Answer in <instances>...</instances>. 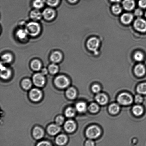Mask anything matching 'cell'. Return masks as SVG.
<instances>
[{
    "label": "cell",
    "mask_w": 146,
    "mask_h": 146,
    "mask_svg": "<svg viewBox=\"0 0 146 146\" xmlns=\"http://www.w3.org/2000/svg\"><path fill=\"white\" fill-rule=\"evenodd\" d=\"M145 17H146V13L145 14Z\"/></svg>",
    "instance_id": "47"
},
{
    "label": "cell",
    "mask_w": 146,
    "mask_h": 146,
    "mask_svg": "<svg viewBox=\"0 0 146 146\" xmlns=\"http://www.w3.org/2000/svg\"><path fill=\"white\" fill-rule=\"evenodd\" d=\"M68 139L66 136L61 134L58 136L55 139L56 143L58 146H64L68 142Z\"/></svg>",
    "instance_id": "11"
},
{
    "label": "cell",
    "mask_w": 146,
    "mask_h": 146,
    "mask_svg": "<svg viewBox=\"0 0 146 146\" xmlns=\"http://www.w3.org/2000/svg\"><path fill=\"white\" fill-rule=\"evenodd\" d=\"M137 92L140 94L146 95V83H141L137 87Z\"/></svg>",
    "instance_id": "25"
},
{
    "label": "cell",
    "mask_w": 146,
    "mask_h": 146,
    "mask_svg": "<svg viewBox=\"0 0 146 146\" xmlns=\"http://www.w3.org/2000/svg\"><path fill=\"white\" fill-rule=\"evenodd\" d=\"M36 146H52V144L48 141H42L38 143Z\"/></svg>",
    "instance_id": "39"
},
{
    "label": "cell",
    "mask_w": 146,
    "mask_h": 146,
    "mask_svg": "<svg viewBox=\"0 0 146 146\" xmlns=\"http://www.w3.org/2000/svg\"><path fill=\"white\" fill-rule=\"evenodd\" d=\"M44 2L51 7H55L58 5L60 0H43Z\"/></svg>",
    "instance_id": "34"
},
{
    "label": "cell",
    "mask_w": 146,
    "mask_h": 146,
    "mask_svg": "<svg viewBox=\"0 0 146 146\" xmlns=\"http://www.w3.org/2000/svg\"><path fill=\"white\" fill-rule=\"evenodd\" d=\"M64 121V118L63 117L61 116H59L57 117L56 119V122L57 124L58 125H62Z\"/></svg>",
    "instance_id": "38"
},
{
    "label": "cell",
    "mask_w": 146,
    "mask_h": 146,
    "mask_svg": "<svg viewBox=\"0 0 146 146\" xmlns=\"http://www.w3.org/2000/svg\"><path fill=\"white\" fill-rule=\"evenodd\" d=\"M123 5L125 9L131 11L135 7V1L134 0H124Z\"/></svg>",
    "instance_id": "17"
},
{
    "label": "cell",
    "mask_w": 146,
    "mask_h": 146,
    "mask_svg": "<svg viewBox=\"0 0 146 146\" xmlns=\"http://www.w3.org/2000/svg\"><path fill=\"white\" fill-rule=\"evenodd\" d=\"M132 111L134 115L139 116L143 114V108L141 105H136L133 107Z\"/></svg>",
    "instance_id": "22"
},
{
    "label": "cell",
    "mask_w": 146,
    "mask_h": 146,
    "mask_svg": "<svg viewBox=\"0 0 146 146\" xmlns=\"http://www.w3.org/2000/svg\"><path fill=\"white\" fill-rule=\"evenodd\" d=\"M48 70L51 74H55L58 72V67L56 64L53 63L50 65Z\"/></svg>",
    "instance_id": "32"
},
{
    "label": "cell",
    "mask_w": 146,
    "mask_h": 146,
    "mask_svg": "<svg viewBox=\"0 0 146 146\" xmlns=\"http://www.w3.org/2000/svg\"><path fill=\"white\" fill-rule=\"evenodd\" d=\"M66 131L68 132L71 133L75 130L76 125L74 121L70 120L67 121L64 125Z\"/></svg>",
    "instance_id": "14"
},
{
    "label": "cell",
    "mask_w": 146,
    "mask_h": 146,
    "mask_svg": "<svg viewBox=\"0 0 146 146\" xmlns=\"http://www.w3.org/2000/svg\"><path fill=\"white\" fill-rule=\"evenodd\" d=\"M12 56L11 54L7 53L4 54L1 57V59L5 63H9L12 61Z\"/></svg>",
    "instance_id": "29"
},
{
    "label": "cell",
    "mask_w": 146,
    "mask_h": 146,
    "mask_svg": "<svg viewBox=\"0 0 146 146\" xmlns=\"http://www.w3.org/2000/svg\"><path fill=\"white\" fill-rule=\"evenodd\" d=\"M25 29L28 35L36 36L39 34L40 31V26L38 23L32 21L27 24Z\"/></svg>",
    "instance_id": "1"
},
{
    "label": "cell",
    "mask_w": 146,
    "mask_h": 146,
    "mask_svg": "<svg viewBox=\"0 0 146 146\" xmlns=\"http://www.w3.org/2000/svg\"><path fill=\"white\" fill-rule=\"evenodd\" d=\"M56 85L60 88H65L69 84L68 79L64 75L59 76L56 77L55 81Z\"/></svg>",
    "instance_id": "5"
},
{
    "label": "cell",
    "mask_w": 146,
    "mask_h": 146,
    "mask_svg": "<svg viewBox=\"0 0 146 146\" xmlns=\"http://www.w3.org/2000/svg\"><path fill=\"white\" fill-rule=\"evenodd\" d=\"M112 10L113 13L115 14H119L121 12L122 9L121 7L118 4L114 5L112 7Z\"/></svg>",
    "instance_id": "35"
},
{
    "label": "cell",
    "mask_w": 146,
    "mask_h": 146,
    "mask_svg": "<svg viewBox=\"0 0 146 146\" xmlns=\"http://www.w3.org/2000/svg\"><path fill=\"white\" fill-rule=\"evenodd\" d=\"M55 11L52 9L47 8L44 10L42 13V15L45 19L48 21H51L55 17Z\"/></svg>",
    "instance_id": "9"
},
{
    "label": "cell",
    "mask_w": 146,
    "mask_h": 146,
    "mask_svg": "<svg viewBox=\"0 0 146 146\" xmlns=\"http://www.w3.org/2000/svg\"><path fill=\"white\" fill-rule=\"evenodd\" d=\"M28 34L25 29H19L16 33V35L19 39H23L26 38Z\"/></svg>",
    "instance_id": "27"
},
{
    "label": "cell",
    "mask_w": 146,
    "mask_h": 146,
    "mask_svg": "<svg viewBox=\"0 0 146 146\" xmlns=\"http://www.w3.org/2000/svg\"><path fill=\"white\" fill-rule=\"evenodd\" d=\"M42 96L41 91L38 89H33L30 93L31 99L34 101H38L40 100Z\"/></svg>",
    "instance_id": "8"
},
{
    "label": "cell",
    "mask_w": 146,
    "mask_h": 146,
    "mask_svg": "<svg viewBox=\"0 0 146 146\" xmlns=\"http://www.w3.org/2000/svg\"><path fill=\"white\" fill-rule=\"evenodd\" d=\"M135 14L137 16L140 17L142 15L143 11L140 9H137L135 11Z\"/></svg>",
    "instance_id": "43"
},
{
    "label": "cell",
    "mask_w": 146,
    "mask_h": 146,
    "mask_svg": "<svg viewBox=\"0 0 146 146\" xmlns=\"http://www.w3.org/2000/svg\"><path fill=\"white\" fill-rule=\"evenodd\" d=\"M100 45V41L98 39L95 37L90 38L87 42V47L88 49L96 54H97V49Z\"/></svg>",
    "instance_id": "4"
},
{
    "label": "cell",
    "mask_w": 146,
    "mask_h": 146,
    "mask_svg": "<svg viewBox=\"0 0 146 146\" xmlns=\"http://www.w3.org/2000/svg\"><path fill=\"white\" fill-rule=\"evenodd\" d=\"M86 133L87 138L90 139H96L100 137L101 131L98 127L92 125L87 129Z\"/></svg>",
    "instance_id": "2"
},
{
    "label": "cell",
    "mask_w": 146,
    "mask_h": 146,
    "mask_svg": "<svg viewBox=\"0 0 146 146\" xmlns=\"http://www.w3.org/2000/svg\"><path fill=\"white\" fill-rule=\"evenodd\" d=\"M62 59V54L58 51H56L53 53L50 57L51 61L54 63L59 62Z\"/></svg>",
    "instance_id": "16"
},
{
    "label": "cell",
    "mask_w": 146,
    "mask_h": 146,
    "mask_svg": "<svg viewBox=\"0 0 146 146\" xmlns=\"http://www.w3.org/2000/svg\"><path fill=\"white\" fill-rule=\"evenodd\" d=\"M22 85L23 88L26 90L29 89L31 88L32 84L31 81L28 79H24L22 81Z\"/></svg>",
    "instance_id": "33"
},
{
    "label": "cell",
    "mask_w": 146,
    "mask_h": 146,
    "mask_svg": "<svg viewBox=\"0 0 146 146\" xmlns=\"http://www.w3.org/2000/svg\"><path fill=\"white\" fill-rule=\"evenodd\" d=\"M144 56L142 53L138 51L134 55V58L137 61H141L143 59Z\"/></svg>",
    "instance_id": "36"
},
{
    "label": "cell",
    "mask_w": 146,
    "mask_h": 146,
    "mask_svg": "<svg viewBox=\"0 0 146 146\" xmlns=\"http://www.w3.org/2000/svg\"><path fill=\"white\" fill-rule=\"evenodd\" d=\"M134 27L137 31L141 32L146 31V21L141 18L136 20L134 23Z\"/></svg>",
    "instance_id": "6"
},
{
    "label": "cell",
    "mask_w": 146,
    "mask_h": 146,
    "mask_svg": "<svg viewBox=\"0 0 146 146\" xmlns=\"http://www.w3.org/2000/svg\"><path fill=\"white\" fill-rule=\"evenodd\" d=\"M44 132L43 130L39 127H36L34 129L33 135L34 138L37 140H39L43 137Z\"/></svg>",
    "instance_id": "15"
},
{
    "label": "cell",
    "mask_w": 146,
    "mask_h": 146,
    "mask_svg": "<svg viewBox=\"0 0 146 146\" xmlns=\"http://www.w3.org/2000/svg\"><path fill=\"white\" fill-rule=\"evenodd\" d=\"M76 109L79 112L83 113L85 112L87 109V105L86 103L80 102L76 104Z\"/></svg>",
    "instance_id": "23"
},
{
    "label": "cell",
    "mask_w": 146,
    "mask_h": 146,
    "mask_svg": "<svg viewBox=\"0 0 146 146\" xmlns=\"http://www.w3.org/2000/svg\"><path fill=\"white\" fill-rule=\"evenodd\" d=\"M11 70L1 65V78L6 79L11 76Z\"/></svg>",
    "instance_id": "18"
},
{
    "label": "cell",
    "mask_w": 146,
    "mask_h": 146,
    "mask_svg": "<svg viewBox=\"0 0 146 146\" xmlns=\"http://www.w3.org/2000/svg\"><path fill=\"white\" fill-rule=\"evenodd\" d=\"M133 18L132 14L130 13H125L123 14L121 17L122 22L125 24H129L131 22Z\"/></svg>",
    "instance_id": "19"
},
{
    "label": "cell",
    "mask_w": 146,
    "mask_h": 146,
    "mask_svg": "<svg viewBox=\"0 0 146 146\" xmlns=\"http://www.w3.org/2000/svg\"><path fill=\"white\" fill-rule=\"evenodd\" d=\"M77 0H68V1H69L71 3H74L76 2Z\"/></svg>",
    "instance_id": "45"
},
{
    "label": "cell",
    "mask_w": 146,
    "mask_h": 146,
    "mask_svg": "<svg viewBox=\"0 0 146 146\" xmlns=\"http://www.w3.org/2000/svg\"><path fill=\"white\" fill-rule=\"evenodd\" d=\"M42 14L38 9L33 10L30 13V17L34 21H38L42 18Z\"/></svg>",
    "instance_id": "20"
},
{
    "label": "cell",
    "mask_w": 146,
    "mask_h": 146,
    "mask_svg": "<svg viewBox=\"0 0 146 146\" xmlns=\"http://www.w3.org/2000/svg\"><path fill=\"white\" fill-rule=\"evenodd\" d=\"M95 99L99 104L101 105H105L108 101L107 96L104 94H98L96 96Z\"/></svg>",
    "instance_id": "12"
},
{
    "label": "cell",
    "mask_w": 146,
    "mask_h": 146,
    "mask_svg": "<svg viewBox=\"0 0 146 146\" xmlns=\"http://www.w3.org/2000/svg\"><path fill=\"white\" fill-rule=\"evenodd\" d=\"M67 97L70 99L75 98L77 92L76 90L73 88H70L67 90L66 92Z\"/></svg>",
    "instance_id": "26"
},
{
    "label": "cell",
    "mask_w": 146,
    "mask_h": 146,
    "mask_svg": "<svg viewBox=\"0 0 146 146\" xmlns=\"http://www.w3.org/2000/svg\"><path fill=\"white\" fill-rule=\"evenodd\" d=\"M48 131L51 135H56L60 131V128L58 124H52L48 127Z\"/></svg>",
    "instance_id": "13"
},
{
    "label": "cell",
    "mask_w": 146,
    "mask_h": 146,
    "mask_svg": "<svg viewBox=\"0 0 146 146\" xmlns=\"http://www.w3.org/2000/svg\"><path fill=\"white\" fill-rule=\"evenodd\" d=\"M44 3L43 0H35L33 3V5L36 9H40L44 7Z\"/></svg>",
    "instance_id": "28"
},
{
    "label": "cell",
    "mask_w": 146,
    "mask_h": 146,
    "mask_svg": "<svg viewBox=\"0 0 146 146\" xmlns=\"http://www.w3.org/2000/svg\"><path fill=\"white\" fill-rule=\"evenodd\" d=\"M111 1H112V2H119L121 0H111Z\"/></svg>",
    "instance_id": "46"
},
{
    "label": "cell",
    "mask_w": 146,
    "mask_h": 146,
    "mask_svg": "<svg viewBox=\"0 0 146 146\" xmlns=\"http://www.w3.org/2000/svg\"><path fill=\"white\" fill-rule=\"evenodd\" d=\"M99 107L95 103H92L88 107V109L90 112L95 113L97 112L99 110Z\"/></svg>",
    "instance_id": "31"
},
{
    "label": "cell",
    "mask_w": 146,
    "mask_h": 146,
    "mask_svg": "<svg viewBox=\"0 0 146 146\" xmlns=\"http://www.w3.org/2000/svg\"><path fill=\"white\" fill-rule=\"evenodd\" d=\"M139 5L141 8H146V0H140L139 1Z\"/></svg>",
    "instance_id": "42"
},
{
    "label": "cell",
    "mask_w": 146,
    "mask_h": 146,
    "mask_svg": "<svg viewBox=\"0 0 146 146\" xmlns=\"http://www.w3.org/2000/svg\"><path fill=\"white\" fill-rule=\"evenodd\" d=\"M135 102L137 103H141L143 101V97L140 95H137L135 96L134 98Z\"/></svg>",
    "instance_id": "40"
},
{
    "label": "cell",
    "mask_w": 146,
    "mask_h": 146,
    "mask_svg": "<svg viewBox=\"0 0 146 146\" xmlns=\"http://www.w3.org/2000/svg\"><path fill=\"white\" fill-rule=\"evenodd\" d=\"M134 71L136 75L138 77H141L145 73V68L143 64H138L135 67Z\"/></svg>",
    "instance_id": "10"
},
{
    "label": "cell",
    "mask_w": 146,
    "mask_h": 146,
    "mask_svg": "<svg viewBox=\"0 0 146 146\" xmlns=\"http://www.w3.org/2000/svg\"><path fill=\"white\" fill-rule=\"evenodd\" d=\"M31 68L34 71H39L41 67V63L38 60H34L31 63Z\"/></svg>",
    "instance_id": "24"
},
{
    "label": "cell",
    "mask_w": 146,
    "mask_h": 146,
    "mask_svg": "<svg viewBox=\"0 0 146 146\" xmlns=\"http://www.w3.org/2000/svg\"><path fill=\"white\" fill-rule=\"evenodd\" d=\"M33 81L34 84L37 86L41 87L44 85L45 79L44 75L41 73H36L33 77Z\"/></svg>",
    "instance_id": "7"
},
{
    "label": "cell",
    "mask_w": 146,
    "mask_h": 146,
    "mask_svg": "<svg viewBox=\"0 0 146 146\" xmlns=\"http://www.w3.org/2000/svg\"><path fill=\"white\" fill-rule=\"evenodd\" d=\"M120 107L118 104L113 103L111 104L109 107V111L113 115L118 113L120 111Z\"/></svg>",
    "instance_id": "21"
},
{
    "label": "cell",
    "mask_w": 146,
    "mask_h": 146,
    "mask_svg": "<svg viewBox=\"0 0 146 146\" xmlns=\"http://www.w3.org/2000/svg\"><path fill=\"white\" fill-rule=\"evenodd\" d=\"M92 91L95 93H98L101 91V88L98 84H94L92 87Z\"/></svg>",
    "instance_id": "37"
},
{
    "label": "cell",
    "mask_w": 146,
    "mask_h": 146,
    "mask_svg": "<svg viewBox=\"0 0 146 146\" xmlns=\"http://www.w3.org/2000/svg\"><path fill=\"white\" fill-rule=\"evenodd\" d=\"M65 115L68 118H71V117L74 116L75 114V111L74 108L69 107V108L67 109L65 111Z\"/></svg>",
    "instance_id": "30"
},
{
    "label": "cell",
    "mask_w": 146,
    "mask_h": 146,
    "mask_svg": "<svg viewBox=\"0 0 146 146\" xmlns=\"http://www.w3.org/2000/svg\"><path fill=\"white\" fill-rule=\"evenodd\" d=\"M118 102L121 105H127L132 103L133 99L132 96L127 93H123L118 96Z\"/></svg>",
    "instance_id": "3"
},
{
    "label": "cell",
    "mask_w": 146,
    "mask_h": 146,
    "mask_svg": "<svg viewBox=\"0 0 146 146\" xmlns=\"http://www.w3.org/2000/svg\"><path fill=\"white\" fill-rule=\"evenodd\" d=\"M48 71L46 68L42 69L41 70V73L43 74V75H46L48 73Z\"/></svg>",
    "instance_id": "44"
},
{
    "label": "cell",
    "mask_w": 146,
    "mask_h": 146,
    "mask_svg": "<svg viewBox=\"0 0 146 146\" xmlns=\"http://www.w3.org/2000/svg\"><path fill=\"white\" fill-rule=\"evenodd\" d=\"M95 142L91 139L87 140L84 143V146H95Z\"/></svg>",
    "instance_id": "41"
}]
</instances>
